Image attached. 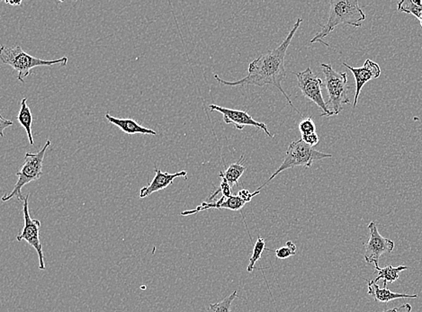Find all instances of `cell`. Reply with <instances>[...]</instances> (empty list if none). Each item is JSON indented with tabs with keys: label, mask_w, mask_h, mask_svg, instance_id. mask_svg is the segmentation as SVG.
Wrapping results in <instances>:
<instances>
[{
	"label": "cell",
	"mask_w": 422,
	"mask_h": 312,
	"mask_svg": "<svg viewBox=\"0 0 422 312\" xmlns=\"http://www.w3.org/2000/svg\"><path fill=\"white\" fill-rule=\"evenodd\" d=\"M302 23V19H297L296 24L292 27L290 33L288 34V36H286V38L279 47L268 51V53L261 55V56L254 60L253 62H250V66H248V75L244 79L237 80V82H226V80H222L216 74L215 79L222 85L229 86L254 85L261 88V86L267 85L273 86L281 92L291 108L302 117V112L294 106V104L291 102L290 97L282 88V82L286 77L285 68L286 51H288L292 40H293L294 34H296Z\"/></svg>",
	"instance_id": "cell-1"
},
{
	"label": "cell",
	"mask_w": 422,
	"mask_h": 312,
	"mask_svg": "<svg viewBox=\"0 0 422 312\" xmlns=\"http://www.w3.org/2000/svg\"><path fill=\"white\" fill-rule=\"evenodd\" d=\"M365 20L366 14L357 0H331L328 22L322 25V31L318 33L310 43H320L329 47L328 43L323 39L326 38L338 25L343 24L360 28Z\"/></svg>",
	"instance_id": "cell-2"
},
{
	"label": "cell",
	"mask_w": 422,
	"mask_h": 312,
	"mask_svg": "<svg viewBox=\"0 0 422 312\" xmlns=\"http://www.w3.org/2000/svg\"><path fill=\"white\" fill-rule=\"evenodd\" d=\"M0 59H1L3 63L11 66L14 71L19 72L17 79L22 83L25 82V77L31 74V71L34 68L57 64L66 66L68 63L67 57H62L54 60L39 59V58L32 56V55L25 53L20 46L5 47V46L2 45L1 49H0Z\"/></svg>",
	"instance_id": "cell-3"
},
{
	"label": "cell",
	"mask_w": 422,
	"mask_h": 312,
	"mask_svg": "<svg viewBox=\"0 0 422 312\" xmlns=\"http://www.w3.org/2000/svg\"><path fill=\"white\" fill-rule=\"evenodd\" d=\"M332 158L331 154L319 152L315 149L313 147L307 145L303 143L302 140L293 141L289 144L284 161L281 166L276 170L272 176L266 183L259 187V191H261L263 187L267 186L271 180H273L280 173L285 171V170L294 169L296 167H311L315 161L322 160L323 158Z\"/></svg>",
	"instance_id": "cell-4"
},
{
	"label": "cell",
	"mask_w": 422,
	"mask_h": 312,
	"mask_svg": "<svg viewBox=\"0 0 422 312\" xmlns=\"http://www.w3.org/2000/svg\"><path fill=\"white\" fill-rule=\"evenodd\" d=\"M51 143V141L48 140L40 152L34 153V154L29 152L25 154V163L23 164L21 169L16 174L19 180L14 184L12 192L3 196V202L10 201L13 197H16L19 201H25V197L22 195V189L31 182L39 180L41 178L43 160H45L46 150L50 147Z\"/></svg>",
	"instance_id": "cell-5"
},
{
	"label": "cell",
	"mask_w": 422,
	"mask_h": 312,
	"mask_svg": "<svg viewBox=\"0 0 422 312\" xmlns=\"http://www.w3.org/2000/svg\"><path fill=\"white\" fill-rule=\"evenodd\" d=\"M320 67L325 74V86L329 95L328 108L332 115H338L342 111L343 105L351 104L348 97V75L346 72L339 73L334 71L331 64L326 63H322Z\"/></svg>",
	"instance_id": "cell-6"
},
{
	"label": "cell",
	"mask_w": 422,
	"mask_h": 312,
	"mask_svg": "<svg viewBox=\"0 0 422 312\" xmlns=\"http://www.w3.org/2000/svg\"><path fill=\"white\" fill-rule=\"evenodd\" d=\"M293 73L296 75L298 80V86L303 95L322 110L320 117H332L333 115L329 111L327 102H325L323 98V80L314 73L310 67L302 72H293Z\"/></svg>",
	"instance_id": "cell-7"
},
{
	"label": "cell",
	"mask_w": 422,
	"mask_h": 312,
	"mask_svg": "<svg viewBox=\"0 0 422 312\" xmlns=\"http://www.w3.org/2000/svg\"><path fill=\"white\" fill-rule=\"evenodd\" d=\"M29 195L25 196L24 206H23V212H24L25 225L16 239L19 241H25L29 245L36 250L37 255L39 259V269L45 270V254H43V245L40 241V228H41V221L39 219H34L31 218L30 213H29Z\"/></svg>",
	"instance_id": "cell-8"
},
{
	"label": "cell",
	"mask_w": 422,
	"mask_h": 312,
	"mask_svg": "<svg viewBox=\"0 0 422 312\" xmlns=\"http://www.w3.org/2000/svg\"><path fill=\"white\" fill-rule=\"evenodd\" d=\"M368 228L369 239L365 244L364 259L368 264L378 265V262L384 254L391 253L394 250L395 242L381 235L375 221L370 222Z\"/></svg>",
	"instance_id": "cell-9"
},
{
	"label": "cell",
	"mask_w": 422,
	"mask_h": 312,
	"mask_svg": "<svg viewBox=\"0 0 422 312\" xmlns=\"http://www.w3.org/2000/svg\"><path fill=\"white\" fill-rule=\"evenodd\" d=\"M209 109L212 112H221L222 117H224V122L226 124H233L235 128L239 130V131L244 130L246 126H253L262 130L266 134L268 135V137L274 138V134H271L265 123L254 120L247 112L226 108L218 105H210Z\"/></svg>",
	"instance_id": "cell-10"
},
{
	"label": "cell",
	"mask_w": 422,
	"mask_h": 312,
	"mask_svg": "<svg viewBox=\"0 0 422 312\" xmlns=\"http://www.w3.org/2000/svg\"><path fill=\"white\" fill-rule=\"evenodd\" d=\"M343 65L351 71L355 77V93L353 108H355L363 86L370 80L378 79L381 76V68L377 62H373V60L369 59L366 60L361 68L351 67V65L347 64L346 62H343Z\"/></svg>",
	"instance_id": "cell-11"
},
{
	"label": "cell",
	"mask_w": 422,
	"mask_h": 312,
	"mask_svg": "<svg viewBox=\"0 0 422 312\" xmlns=\"http://www.w3.org/2000/svg\"><path fill=\"white\" fill-rule=\"evenodd\" d=\"M178 178L187 179V172L183 170V171L172 174V173H164L158 167H155V177L148 186L144 187L141 189L140 198H145L147 196L152 195V193L158 192V191L166 189Z\"/></svg>",
	"instance_id": "cell-12"
},
{
	"label": "cell",
	"mask_w": 422,
	"mask_h": 312,
	"mask_svg": "<svg viewBox=\"0 0 422 312\" xmlns=\"http://www.w3.org/2000/svg\"><path fill=\"white\" fill-rule=\"evenodd\" d=\"M245 202L238 195H233L232 197L226 198L222 196L218 202H204L196 209L186 211L181 213L182 216L195 215L202 211L208 209H227L231 211H241L245 206Z\"/></svg>",
	"instance_id": "cell-13"
},
{
	"label": "cell",
	"mask_w": 422,
	"mask_h": 312,
	"mask_svg": "<svg viewBox=\"0 0 422 312\" xmlns=\"http://www.w3.org/2000/svg\"><path fill=\"white\" fill-rule=\"evenodd\" d=\"M368 282V294L374 297L375 302H380L384 303H388L391 300L397 299H416L418 298L417 294H406L392 293L387 288H380L379 285L372 280H366Z\"/></svg>",
	"instance_id": "cell-14"
},
{
	"label": "cell",
	"mask_w": 422,
	"mask_h": 312,
	"mask_svg": "<svg viewBox=\"0 0 422 312\" xmlns=\"http://www.w3.org/2000/svg\"><path fill=\"white\" fill-rule=\"evenodd\" d=\"M105 117L108 120L109 123L117 126L118 128L122 130V131L126 132L127 134H145L154 136L158 134L154 130L145 128V127L140 125V124L135 122L134 120L131 119V118H126V119H124V118H117L112 117V115L109 114H106Z\"/></svg>",
	"instance_id": "cell-15"
},
{
	"label": "cell",
	"mask_w": 422,
	"mask_h": 312,
	"mask_svg": "<svg viewBox=\"0 0 422 312\" xmlns=\"http://www.w3.org/2000/svg\"><path fill=\"white\" fill-rule=\"evenodd\" d=\"M375 270L377 271L378 276L374 280L375 283L379 280H384V288H387V284H392L397 281L400 277L401 272L408 270V267L406 265H399V267H392V265H387V267L381 268L379 265H375Z\"/></svg>",
	"instance_id": "cell-16"
},
{
	"label": "cell",
	"mask_w": 422,
	"mask_h": 312,
	"mask_svg": "<svg viewBox=\"0 0 422 312\" xmlns=\"http://www.w3.org/2000/svg\"><path fill=\"white\" fill-rule=\"evenodd\" d=\"M17 120L20 125L24 127L27 132L29 143L31 145H34L33 134H32V125H33L34 117L32 115L31 109L27 106V98H23L21 101V108H20Z\"/></svg>",
	"instance_id": "cell-17"
},
{
	"label": "cell",
	"mask_w": 422,
	"mask_h": 312,
	"mask_svg": "<svg viewBox=\"0 0 422 312\" xmlns=\"http://www.w3.org/2000/svg\"><path fill=\"white\" fill-rule=\"evenodd\" d=\"M399 12L412 14L420 20L422 28V1L421 0H410V1L399 2L397 5Z\"/></svg>",
	"instance_id": "cell-18"
},
{
	"label": "cell",
	"mask_w": 422,
	"mask_h": 312,
	"mask_svg": "<svg viewBox=\"0 0 422 312\" xmlns=\"http://www.w3.org/2000/svg\"><path fill=\"white\" fill-rule=\"evenodd\" d=\"M242 160H244V156H242L241 161H242ZM241 161L231 165V166L228 167L226 171L224 172V178L228 181V183L230 184L231 187L239 184V178L242 177L245 170L247 169V167L242 165Z\"/></svg>",
	"instance_id": "cell-19"
},
{
	"label": "cell",
	"mask_w": 422,
	"mask_h": 312,
	"mask_svg": "<svg viewBox=\"0 0 422 312\" xmlns=\"http://www.w3.org/2000/svg\"><path fill=\"white\" fill-rule=\"evenodd\" d=\"M238 297V291H234L231 296L218 303H211L207 312H233L232 304L233 300Z\"/></svg>",
	"instance_id": "cell-20"
},
{
	"label": "cell",
	"mask_w": 422,
	"mask_h": 312,
	"mask_svg": "<svg viewBox=\"0 0 422 312\" xmlns=\"http://www.w3.org/2000/svg\"><path fill=\"white\" fill-rule=\"evenodd\" d=\"M264 250H266L265 239L259 236L255 245H254L253 256H251L250 259V264H248L247 268L248 273H251V272L254 270L256 263L259 261L260 259H261V255Z\"/></svg>",
	"instance_id": "cell-21"
},
{
	"label": "cell",
	"mask_w": 422,
	"mask_h": 312,
	"mask_svg": "<svg viewBox=\"0 0 422 312\" xmlns=\"http://www.w3.org/2000/svg\"><path fill=\"white\" fill-rule=\"evenodd\" d=\"M285 247H282L280 248H277V250H270V248H266V250L271 251V252H274L276 254L277 258L279 259H286L288 258H291L294 255H296L297 253V248L296 245H294V242L288 241L286 242Z\"/></svg>",
	"instance_id": "cell-22"
},
{
	"label": "cell",
	"mask_w": 422,
	"mask_h": 312,
	"mask_svg": "<svg viewBox=\"0 0 422 312\" xmlns=\"http://www.w3.org/2000/svg\"><path fill=\"white\" fill-rule=\"evenodd\" d=\"M219 177L221 178L222 180L221 184H220V189L218 190H216L215 192L213 193V195H211L209 197H208V201L207 202L213 200V198H215V196L218 195L219 193H222V196H224V197H232V187L230 186V184L228 183V181L226 180V179H225L224 172H220Z\"/></svg>",
	"instance_id": "cell-23"
},
{
	"label": "cell",
	"mask_w": 422,
	"mask_h": 312,
	"mask_svg": "<svg viewBox=\"0 0 422 312\" xmlns=\"http://www.w3.org/2000/svg\"><path fill=\"white\" fill-rule=\"evenodd\" d=\"M299 131L302 135L316 132V125L312 117L303 118L299 123Z\"/></svg>",
	"instance_id": "cell-24"
},
{
	"label": "cell",
	"mask_w": 422,
	"mask_h": 312,
	"mask_svg": "<svg viewBox=\"0 0 422 312\" xmlns=\"http://www.w3.org/2000/svg\"><path fill=\"white\" fill-rule=\"evenodd\" d=\"M301 140H302L303 143L307 144V145L313 147V148L320 143V138L316 132H314V134H310L302 135V139H301Z\"/></svg>",
	"instance_id": "cell-25"
},
{
	"label": "cell",
	"mask_w": 422,
	"mask_h": 312,
	"mask_svg": "<svg viewBox=\"0 0 422 312\" xmlns=\"http://www.w3.org/2000/svg\"><path fill=\"white\" fill-rule=\"evenodd\" d=\"M260 193L259 190H257L256 192L250 193L247 189H242L239 191L238 195L245 202L246 204L250 203L254 196L258 195Z\"/></svg>",
	"instance_id": "cell-26"
},
{
	"label": "cell",
	"mask_w": 422,
	"mask_h": 312,
	"mask_svg": "<svg viewBox=\"0 0 422 312\" xmlns=\"http://www.w3.org/2000/svg\"><path fill=\"white\" fill-rule=\"evenodd\" d=\"M13 123L12 121L5 119L3 115H0V125H1L0 127V134H1L2 137L4 136V130L8 128V127L12 126Z\"/></svg>",
	"instance_id": "cell-27"
},
{
	"label": "cell",
	"mask_w": 422,
	"mask_h": 312,
	"mask_svg": "<svg viewBox=\"0 0 422 312\" xmlns=\"http://www.w3.org/2000/svg\"><path fill=\"white\" fill-rule=\"evenodd\" d=\"M412 305L410 303H406V304L395 307L394 312H412Z\"/></svg>",
	"instance_id": "cell-28"
},
{
	"label": "cell",
	"mask_w": 422,
	"mask_h": 312,
	"mask_svg": "<svg viewBox=\"0 0 422 312\" xmlns=\"http://www.w3.org/2000/svg\"><path fill=\"white\" fill-rule=\"evenodd\" d=\"M5 3H8V4H10L11 5H22V1L12 2V1H8V0H5Z\"/></svg>",
	"instance_id": "cell-29"
},
{
	"label": "cell",
	"mask_w": 422,
	"mask_h": 312,
	"mask_svg": "<svg viewBox=\"0 0 422 312\" xmlns=\"http://www.w3.org/2000/svg\"><path fill=\"white\" fill-rule=\"evenodd\" d=\"M395 311V308L394 309H389V310H386L382 312H394Z\"/></svg>",
	"instance_id": "cell-30"
}]
</instances>
